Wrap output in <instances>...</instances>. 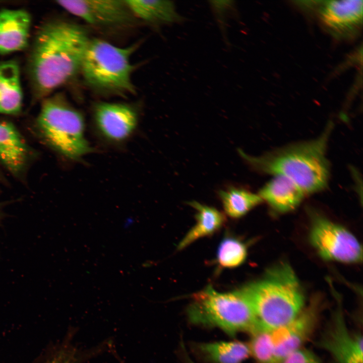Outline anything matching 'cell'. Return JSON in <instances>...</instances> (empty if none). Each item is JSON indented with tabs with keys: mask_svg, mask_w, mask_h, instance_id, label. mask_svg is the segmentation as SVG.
<instances>
[{
	"mask_svg": "<svg viewBox=\"0 0 363 363\" xmlns=\"http://www.w3.org/2000/svg\"><path fill=\"white\" fill-rule=\"evenodd\" d=\"M188 315L194 324L216 327L229 335L259 330L254 312L239 290L220 292L209 285L193 295Z\"/></svg>",
	"mask_w": 363,
	"mask_h": 363,
	"instance_id": "cell-6",
	"label": "cell"
},
{
	"mask_svg": "<svg viewBox=\"0 0 363 363\" xmlns=\"http://www.w3.org/2000/svg\"><path fill=\"white\" fill-rule=\"evenodd\" d=\"M89 40L85 28L65 21H50L39 27L28 64L37 98H45L81 71Z\"/></svg>",
	"mask_w": 363,
	"mask_h": 363,
	"instance_id": "cell-1",
	"label": "cell"
},
{
	"mask_svg": "<svg viewBox=\"0 0 363 363\" xmlns=\"http://www.w3.org/2000/svg\"><path fill=\"white\" fill-rule=\"evenodd\" d=\"M125 2L133 15L152 25H170L179 23L184 20L172 1L128 0Z\"/></svg>",
	"mask_w": 363,
	"mask_h": 363,
	"instance_id": "cell-17",
	"label": "cell"
},
{
	"mask_svg": "<svg viewBox=\"0 0 363 363\" xmlns=\"http://www.w3.org/2000/svg\"><path fill=\"white\" fill-rule=\"evenodd\" d=\"M312 222L310 242L322 258L345 263L361 261V246L349 230L318 215Z\"/></svg>",
	"mask_w": 363,
	"mask_h": 363,
	"instance_id": "cell-7",
	"label": "cell"
},
{
	"mask_svg": "<svg viewBox=\"0 0 363 363\" xmlns=\"http://www.w3.org/2000/svg\"><path fill=\"white\" fill-rule=\"evenodd\" d=\"M3 217V213L2 211V205L1 203H0V221L2 220V218Z\"/></svg>",
	"mask_w": 363,
	"mask_h": 363,
	"instance_id": "cell-25",
	"label": "cell"
},
{
	"mask_svg": "<svg viewBox=\"0 0 363 363\" xmlns=\"http://www.w3.org/2000/svg\"><path fill=\"white\" fill-rule=\"evenodd\" d=\"M274 211L286 213L294 210L306 194L293 182L282 176H274L260 190L259 194Z\"/></svg>",
	"mask_w": 363,
	"mask_h": 363,
	"instance_id": "cell-15",
	"label": "cell"
},
{
	"mask_svg": "<svg viewBox=\"0 0 363 363\" xmlns=\"http://www.w3.org/2000/svg\"><path fill=\"white\" fill-rule=\"evenodd\" d=\"M196 211V223L177 245L178 250H183L196 240L213 234L224 224V215L216 208L196 201L189 202Z\"/></svg>",
	"mask_w": 363,
	"mask_h": 363,
	"instance_id": "cell-18",
	"label": "cell"
},
{
	"mask_svg": "<svg viewBox=\"0 0 363 363\" xmlns=\"http://www.w3.org/2000/svg\"><path fill=\"white\" fill-rule=\"evenodd\" d=\"M321 307L320 298L315 297L289 322L268 331L276 363L301 348L309 339L319 321Z\"/></svg>",
	"mask_w": 363,
	"mask_h": 363,
	"instance_id": "cell-9",
	"label": "cell"
},
{
	"mask_svg": "<svg viewBox=\"0 0 363 363\" xmlns=\"http://www.w3.org/2000/svg\"><path fill=\"white\" fill-rule=\"evenodd\" d=\"M317 343L335 363H363L362 335L350 330L339 301Z\"/></svg>",
	"mask_w": 363,
	"mask_h": 363,
	"instance_id": "cell-10",
	"label": "cell"
},
{
	"mask_svg": "<svg viewBox=\"0 0 363 363\" xmlns=\"http://www.w3.org/2000/svg\"><path fill=\"white\" fill-rule=\"evenodd\" d=\"M190 363H193V362H190Z\"/></svg>",
	"mask_w": 363,
	"mask_h": 363,
	"instance_id": "cell-27",
	"label": "cell"
},
{
	"mask_svg": "<svg viewBox=\"0 0 363 363\" xmlns=\"http://www.w3.org/2000/svg\"><path fill=\"white\" fill-rule=\"evenodd\" d=\"M330 123L317 138L295 143L261 156H253L238 151L255 170L286 177L306 194L324 189L329 180L330 167L326 157L327 147L333 128Z\"/></svg>",
	"mask_w": 363,
	"mask_h": 363,
	"instance_id": "cell-2",
	"label": "cell"
},
{
	"mask_svg": "<svg viewBox=\"0 0 363 363\" xmlns=\"http://www.w3.org/2000/svg\"><path fill=\"white\" fill-rule=\"evenodd\" d=\"M1 178H2V177H1V174H0V179H1Z\"/></svg>",
	"mask_w": 363,
	"mask_h": 363,
	"instance_id": "cell-26",
	"label": "cell"
},
{
	"mask_svg": "<svg viewBox=\"0 0 363 363\" xmlns=\"http://www.w3.org/2000/svg\"><path fill=\"white\" fill-rule=\"evenodd\" d=\"M218 195L225 213L232 218L241 217L263 202L258 194L241 187H229Z\"/></svg>",
	"mask_w": 363,
	"mask_h": 363,
	"instance_id": "cell-19",
	"label": "cell"
},
{
	"mask_svg": "<svg viewBox=\"0 0 363 363\" xmlns=\"http://www.w3.org/2000/svg\"><path fill=\"white\" fill-rule=\"evenodd\" d=\"M136 48V45L120 48L103 40L90 39L81 68L86 84L100 93L134 94L130 58Z\"/></svg>",
	"mask_w": 363,
	"mask_h": 363,
	"instance_id": "cell-5",
	"label": "cell"
},
{
	"mask_svg": "<svg viewBox=\"0 0 363 363\" xmlns=\"http://www.w3.org/2000/svg\"><path fill=\"white\" fill-rule=\"evenodd\" d=\"M31 17L23 9L0 10V54L25 49L28 43Z\"/></svg>",
	"mask_w": 363,
	"mask_h": 363,
	"instance_id": "cell-13",
	"label": "cell"
},
{
	"mask_svg": "<svg viewBox=\"0 0 363 363\" xmlns=\"http://www.w3.org/2000/svg\"><path fill=\"white\" fill-rule=\"evenodd\" d=\"M317 15L323 27L339 39H351L362 24V1H317Z\"/></svg>",
	"mask_w": 363,
	"mask_h": 363,
	"instance_id": "cell-11",
	"label": "cell"
},
{
	"mask_svg": "<svg viewBox=\"0 0 363 363\" xmlns=\"http://www.w3.org/2000/svg\"><path fill=\"white\" fill-rule=\"evenodd\" d=\"M247 254V248L244 243L236 238L227 237L219 246L217 260L222 267L234 268L245 261Z\"/></svg>",
	"mask_w": 363,
	"mask_h": 363,
	"instance_id": "cell-21",
	"label": "cell"
},
{
	"mask_svg": "<svg viewBox=\"0 0 363 363\" xmlns=\"http://www.w3.org/2000/svg\"><path fill=\"white\" fill-rule=\"evenodd\" d=\"M239 291L249 303L259 330L271 331L294 319L305 307L302 288L289 264L279 262Z\"/></svg>",
	"mask_w": 363,
	"mask_h": 363,
	"instance_id": "cell-3",
	"label": "cell"
},
{
	"mask_svg": "<svg viewBox=\"0 0 363 363\" xmlns=\"http://www.w3.org/2000/svg\"><path fill=\"white\" fill-rule=\"evenodd\" d=\"M36 125L52 149L69 160L81 161L95 151L85 135L84 115L60 94L44 98Z\"/></svg>",
	"mask_w": 363,
	"mask_h": 363,
	"instance_id": "cell-4",
	"label": "cell"
},
{
	"mask_svg": "<svg viewBox=\"0 0 363 363\" xmlns=\"http://www.w3.org/2000/svg\"><path fill=\"white\" fill-rule=\"evenodd\" d=\"M57 5L88 24L100 27L130 24L133 15L125 1L63 0Z\"/></svg>",
	"mask_w": 363,
	"mask_h": 363,
	"instance_id": "cell-12",
	"label": "cell"
},
{
	"mask_svg": "<svg viewBox=\"0 0 363 363\" xmlns=\"http://www.w3.org/2000/svg\"><path fill=\"white\" fill-rule=\"evenodd\" d=\"M22 103L18 64L13 60L0 62V114H17L22 109Z\"/></svg>",
	"mask_w": 363,
	"mask_h": 363,
	"instance_id": "cell-16",
	"label": "cell"
},
{
	"mask_svg": "<svg viewBox=\"0 0 363 363\" xmlns=\"http://www.w3.org/2000/svg\"><path fill=\"white\" fill-rule=\"evenodd\" d=\"M209 3L218 23L223 27L225 25L226 20L229 14L234 11V2L230 1H212Z\"/></svg>",
	"mask_w": 363,
	"mask_h": 363,
	"instance_id": "cell-23",
	"label": "cell"
},
{
	"mask_svg": "<svg viewBox=\"0 0 363 363\" xmlns=\"http://www.w3.org/2000/svg\"><path fill=\"white\" fill-rule=\"evenodd\" d=\"M281 363H322L313 352L301 348L286 356Z\"/></svg>",
	"mask_w": 363,
	"mask_h": 363,
	"instance_id": "cell-24",
	"label": "cell"
},
{
	"mask_svg": "<svg viewBox=\"0 0 363 363\" xmlns=\"http://www.w3.org/2000/svg\"><path fill=\"white\" fill-rule=\"evenodd\" d=\"M139 113L131 105L100 102L93 106V127L104 142L120 145L127 141L137 129Z\"/></svg>",
	"mask_w": 363,
	"mask_h": 363,
	"instance_id": "cell-8",
	"label": "cell"
},
{
	"mask_svg": "<svg viewBox=\"0 0 363 363\" xmlns=\"http://www.w3.org/2000/svg\"><path fill=\"white\" fill-rule=\"evenodd\" d=\"M29 149L11 122L0 121V162L12 174L19 176L28 162Z\"/></svg>",
	"mask_w": 363,
	"mask_h": 363,
	"instance_id": "cell-14",
	"label": "cell"
},
{
	"mask_svg": "<svg viewBox=\"0 0 363 363\" xmlns=\"http://www.w3.org/2000/svg\"><path fill=\"white\" fill-rule=\"evenodd\" d=\"M200 350L215 363H241L251 355L249 345L240 341L202 343Z\"/></svg>",
	"mask_w": 363,
	"mask_h": 363,
	"instance_id": "cell-20",
	"label": "cell"
},
{
	"mask_svg": "<svg viewBox=\"0 0 363 363\" xmlns=\"http://www.w3.org/2000/svg\"><path fill=\"white\" fill-rule=\"evenodd\" d=\"M248 344L250 354L259 363H276L268 331L259 330L251 334Z\"/></svg>",
	"mask_w": 363,
	"mask_h": 363,
	"instance_id": "cell-22",
	"label": "cell"
}]
</instances>
